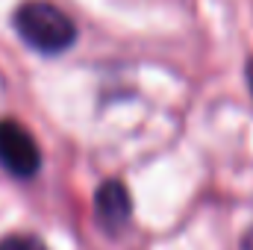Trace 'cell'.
I'll return each mask as SVG.
<instances>
[{"mask_svg": "<svg viewBox=\"0 0 253 250\" xmlns=\"http://www.w3.org/2000/svg\"><path fill=\"white\" fill-rule=\"evenodd\" d=\"M18 36L39 53H62L77 42V27L59 6L47 0H27L15 12Z\"/></svg>", "mask_w": 253, "mask_h": 250, "instance_id": "obj_1", "label": "cell"}, {"mask_svg": "<svg viewBox=\"0 0 253 250\" xmlns=\"http://www.w3.org/2000/svg\"><path fill=\"white\" fill-rule=\"evenodd\" d=\"M0 165L15 177H33L42 165V153L30 129L12 118L0 121Z\"/></svg>", "mask_w": 253, "mask_h": 250, "instance_id": "obj_2", "label": "cell"}, {"mask_svg": "<svg viewBox=\"0 0 253 250\" xmlns=\"http://www.w3.org/2000/svg\"><path fill=\"white\" fill-rule=\"evenodd\" d=\"M248 85H251V91H253V59L248 62Z\"/></svg>", "mask_w": 253, "mask_h": 250, "instance_id": "obj_6", "label": "cell"}, {"mask_svg": "<svg viewBox=\"0 0 253 250\" xmlns=\"http://www.w3.org/2000/svg\"><path fill=\"white\" fill-rule=\"evenodd\" d=\"M242 248H245V250H253V227L245 233V242H242Z\"/></svg>", "mask_w": 253, "mask_h": 250, "instance_id": "obj_5", "label": "cell"}, {"mask_svg": "<svg viewBox=\"0 0 253 250\" xmlns=\"http://www.w3.org/2000/svg\"><path fill=\"white\" fill-rule=\"evenodd\" d=\"M94 215H97V224L109 236L124 230L129 215H132V203H129V194H126L124 183L106 180L103 186L97 188V194H94Z\"/></svg>", "mask_w": 253, "mask_h": 250, "instance_id": "obj_3", "label": "cell"}, {"mask_svg": "<svg viewBox=\"0 0 253 250\" xmlns=\"http://www.w3.org/2000/svg\"><path fill=\"white\" fill-rule=\"evenodd\" d=\"M0 250H47V248L33 236H9V239L0 242Z\"/></svg>", "mask_w": 253, "mask_h": 250, "instance_id": "obj_4", "label": "cell"}]
</instances>
